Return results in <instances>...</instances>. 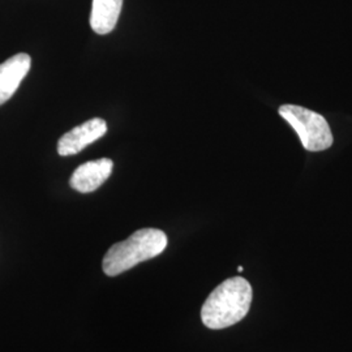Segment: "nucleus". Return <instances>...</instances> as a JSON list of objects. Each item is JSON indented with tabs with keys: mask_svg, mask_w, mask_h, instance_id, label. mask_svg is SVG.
<instances>
[{
	"mask_svg": "<svg viewBox=\"0 0 352 352\" xmlns=\"http://www.w3.org/2000/svg\"><path fill=\"white\" fill-rule=\"evenodd\" d=\"M107 132V124L101 118H94L64 133L58 142L60 155H75L94 141L101 139Z\"/></svg>",
	"mask_w": 352,
	"mask_h": 352,
	"instance_id": "4",
	"label": "nucleus"
},
{
	"mask_svg": "<svg viewBox=\"0 0 352 352\" xmlns=\"http://www.w3.org/2000/svg\"><path fill=\"white\" fill-rule=\"evenodd\" d=\"M253 291L251 283L241 277L228 278L212 291L201 308L204 325L221 330L240 322L248 315Z\"/></svg>",
	"mask_w": 352,
	"mask_h": 352,
	"instance_id": "1",
	"label": "nucleus"
},
{
	"mask_svg": "<svg viewBox=\"0 0 352 352\" xmlns=\"http://www.w3.org/2000/svg\"><path fill=\"white\" fill-rule=\"evenodd\" d=\"M32 65V58L28 54H17L0 64V106L8 101L21 81L25 78Z\"/></svg>",
	"mask_w": 352,
	"mask_h": 352,
	"instance_id": "6",
	"label": "nucleus"
},
{
	"mask_svg": "<svg viewBox=\"0 0 352 352\" xmlns=\"http://www.w3.org/2000/svg\"><path fill=\"white\" fill-rule=\"evenodd\" d=\"M166 247L167 236L162 230L141 228L128 239L110 247L103 257V272L109 277H116L140 263L157 257Z\"/></svg>",
	"mask_w": 352,
	"mask_h": 352,
	"instance_id": "2",
	"label": "nucleus"
},
{
	"mask_svg": "<svg viewBox=\"0 0 352 352\" xmlns=\"http://www.w3.org/2000/svg\"><path fill=\"white\" fill-rule=\"evenodd\" d=\"M123 0H93L90 13V26L100 34L111 33L118 24L122 12Z\"/></svg>",
	"mask_w": 352,
	"mask_h": 352,
	"instance_id": "7",
	"label": "nucleus"
},
{
	"mask_svg": "<svg viewBox=\"0 0 352 352\" xmlns=\"http://www.w3.org/2000/svg\"><path fill=\"white\" fill-rule=\"evenodd\" d=\"M113 167V161L109 158H101L81 164L71 176L69 186L80 193L94 192L111 176Z\"/></svg>",
	"mask_w": 352,
	"mask_h": 352,
	"instance_id": "5",
	"label": "nucleus"
},
{
	"mask_svg": "<svg viewBox=\"0 0 352 352\" xmlns=\"http://www.w3.org/2000/svg\"><path fill=\"white\" fill-rule=\"evenodd\" d=\"M278 113L295 129L307 151H327L333 145L331 129L322 115L295 104L280 106Z\"/></svg>",
	"mask_w": 352,
	"mask_h": 352,
	"instance_id": "3",
	"label": "nucleus"
},
{
	"mask_svg": "<svg viewBox=\"0 0 352 352\" xmlns=\"http://www.w3.org/2000/svg\"><path fill=\"white\" fill-rule=\"evenodd\" d=\"M238 272H239V273H241V272H243V266H239V267H238Z\"/></svg>",
	"mask_w": 352,
	"mask_h": 352,
	"instance_id": "8",
	"label": "nucleus"
}]
</instances>
